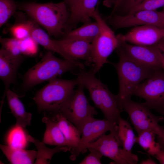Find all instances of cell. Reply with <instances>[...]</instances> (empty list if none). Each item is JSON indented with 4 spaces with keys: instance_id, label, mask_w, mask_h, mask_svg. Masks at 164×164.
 I'll use <instances>...</instances> for the list:
<instances>
[{
    "instance_id": "obj_7",
    "label": "cell",
    "mask_w": 164,
    "mask_h": 164,
    "mask_svg": "<svg viewBox=\"0 0 164 164\" xmlns=\"http://www.w3.org/2000/svg\"><path fill=\"white\" fill-rule=\"evenodd\" d=\"M121 105L123 111L128 114L138 134L145 130H152L156 133V137L161 136L163 127L160 126L159 123L164 120L162 116L153 114L143 103L133 101L131 97L122 101Z\"/></svg>"
},
{
    "instance_id": "obj_15",
    "label": "cell",
    "mask_w": 164,
    "mask_h": 164,
    "mask_svg": "<svg viewBox=\"0 0 164 164\" xmlns=\"http://www.w3.org/2000/svg\"><path fill=\"white\" fill-rule=\"evenodd\" d=\"M24 60L22 54H13L3 47L0 50V78L3 83L5 90L3 101L11 84L16 80L17 73Z\"/></svg>"
},
{
    "instance_id": "obj_23",
    "label": "cell",
    "mask_w": 164,
    "mask_h": 164,
    "mask_svg": "<svg viewBox=\"0 0 164 164\" xmlns=\"http://www.w3.org/2000/svg\"><path fill=\"white\" fill-rule=\"evenodd\" d=\"M99 26L97 22H90L65 33L63 38L82 39L91 43L98 34Z\"/></svg>"
},
{
    "instance_id": "obj_9",
    "label": "cell",
    "mask_w": 164,
    "mask_h": 164,
    "mask_svg": "<svg viewBox=\"0 0 164 164\" xmlns=\"http://www.w3.org/2000/svg\"><path fill=\"white\" fill-rule=\"evenodd\" d=\"M77 89L58 112L73 124L81 134L82 127L90 118L97 114L95 108L89 102L84 92V87L77 84Z\"/></svg>"
},
{
    "instance_id": "obj_29",
    "label": "cell",
    "mask_w": 164,
    "mask_h": 164,
    "mask_svg": "<svg viewBox=\"0 0 164 164\" xmlns=\"http://www.w3.org/2000/svg\"><path fill=\"white\" fill-rule=\"evenodd\" d=\"M163 6L164 0H145L127 14L141 10H155Z\"/></svg>"
},
{
    "instance_id": "obj_11",
    "label": "cell",
    "mask_w": 164,
    "mask_h": 164,
    "mask_svg": "<svg viewBox=\"0 0 164 164\" xmlns=\"http://www.w3.org/2000/svg\"><path fill=\"white\" fill-rule=\"evenodd\" d=\"M108 19L115 29L147 25L164 28L163 12L156 10H141L124 15L114 14Z\"/></svg>"
},
{
    "instance_id": "obj_26",
    "label": "cell",
    "mask_w": 164,
    "mask_h": 164,
    "mask_svg": "<svg viewBox=\"0 0 164 164\" xmlns=\"http://www.w3.org/2000/svg\"><path fill=\"white\" fill-rule=\"evenodd\" d=\"M18 9L14 0H0V26L5 24Z\"/></svg>"
},
{
    "instance_id": "obj_37",
    "label": "cell",
    "mask_w": 164,
    "mask_h": 164,
    "mask_svg": "<svg viewBox=\"0 0 164 164\" xmlns=\"http://www.w3.org/2000/svg\"><path fill=\"white\" fill-rule=\"evenodd\" d=\"M140 164H157L156 162L150 158L142 160Z\"/></svg>"
},
{
    "instance_id": "obj_3",
    "label": "cell",
    "mask_w": 164,
    "mask_h": 164,
    "mask_svg": "<svg viewBox=\"0 0 164 164\" xmlns=\"http://www.w3.org/2000/svg\"><path fill=\"white\" fill-rule=\"evenodd\" d=\"M91 70H81L76 80L88 90L95 106L103 114L106 119L118 124L123 111L117 94H112L107 86L96 78Z\"/></svg>"
},
{
    "instance_id": "obj_17",
    "label": "cell",
    "mask_w": 164,
    "mask_h": 164,
    "mask_svg": "<svg viewBox=\"0 0 164 164\" xmlns=\"http://www.w3.org/2000/svg\"><path fill=\"white\" fill-rule=\"evenodd\" d=\"M6 96L9 108L16 119V126L24 128L29 125L32 114L26 111L18 94L9 89L6 93Z\"/></svg>"
},
{
    "instance_id": "obj_28",
    "label": "cell",
    "mask_w": 164,
    "mask_h": 164,
    "mask_svg": "<svg viewBox=\"0 0 164 164\" xmlns=\"http://www.w3.org/2000/svg\"><path fill=\"white\" fill-rule=\"evenodd\" d=\"M19 40L22 54L31 55H34L37 52L38 44L31 36Z\"/></svg>"
},
{
    "instance_id": "obj_27",
    "label": "cell",
    "mask_w": 164,
    "mask_h": 164,
    "mask_svg": "<svg viewBox=\"0 0 164 164\" xmlns=\"http://www.w3.org/2000/svg\"><path fill=\"white\" fill-rule=\"evenodd\" d=\"M9 31L13 37L21 40L30 36L29 20L16 23L11 26Z\"/></svg>"
},
{
    "instance_id": "obj_33",
    "label": "cell",
    "mask_w": 164,
    "mask_h": 164,
    "mask_svg": "<svg viewBox=\"0 0 164 164\" xmlns=\"http://www.w3.org/2000/svg\"><path fill=\"white\" fill-rule=\"evenodd\" d=\"M154 156L160 163L164 164V151H161Z\"/></svg>"
},
{
    "instance_id": "obj_6",
    "label": "cell",
    "mask_w": 164,
    "mask_h": 164,
    "mask_svg": "<svg viewBox=\"0 0 164 164\" xmlns=\"http://www.w3.org/2000/svg\"><path fill=\"white\" fill-rule=\"evenodd\" d=\"M93 18L99 26V32L91 43V52L90 65L91 70L95 74L103 65L110 63L108 57L119 46L120 40L117 35L108 26L96 9Z\"/></svg>"
},
{
    "instance_id": "obj_25",
    "label": "cell",
    "mask_w": 164,
    "mask_h": 164,
    "mask_svg": "<svg viewBox=\"0 0 164 164\" xmlns=\"http://www.w3.org/2000/svg\"><path fill=\"white\" fill-rule=\"evenodd\" d=\"M91 130V142L95 141L108 131L117 134L118 125L106 119H98L94 118Z\"/></svg>"
},
{
    "instance_id": "obj_10",
    "label": "cell",
    "mask_w": 164,
    "mask_h": 164,
    "mask_svg": "<svg viewBox=\"0 0 164 164\" xmlns=\"http://www.w3.org/2000/svg\"><path fill=\"white\" fill-rule=\"evenodd\" d=\"M117 134L111 132L108 135H103L97 139L85 145L86 150L88 148L94 149L103 156L113 160V164H135L138 161L137 156L125 152L120 147Z\"/></svg>"
},
{
    "instance_id": "obj_1",
    "label": "cell",
    "mask_w": 164,
    "mask_h": 164,
    "mask_svg": "<svg viewBox=\"0 0 164 164\" xmlns=\"http://www.w3.org/2000/svg\"><path fill=\"white\" fill-rule=\"evenodd\" d=\"M17 3L18 9L25 12L31 19L44 28L50 36L57 38L65 35V28L70 12L64 2Z\"/></svg>"
},
{
    "instance_id": "obj_21",
    "label": "cell",
    "mask_w": 164,
    "mask_h": 164,
    "mask_svg": "<svg viewBox=\"0 0 164 164\" xmlns=\"http://www.w3.org/2000/svg\"><path fill=\"white\" fill-rule=\"evenodd\" d=\"M117 136L123 150L127 153L132 154V149L137 142L136 137L130 124L120 117L118 123Z\"/></svg>"
},
{
    "instance_id": "obj_35",
    "label": "cell",
    "mask_w": 164,
    "mask_h": 164,
    "mask_svg": "<svg viewBox=\"0 0 164 164\" xmlns=\"http://www.w3.org/2000/svg\"><path fill=\"white\" fill-rule=\"evenodd\" d=\"M77 0H64V1L70 10L76 5Z\"/></svg>"
},
{
    "instance_id": "obj_5",
    "label": "cell",
    "mask_w": 164,
    "mask_h": 164,
    "mask_svg": "<svg viewBox=\"0 0 164 164\" xmlns=\"http://www.w3.org/2000/svg\"><path fill=\"white\" fill-rule=\"evenodd\" d=\"M76 85V80L54 78L37 92L33 100L40 111L59 112L73 93Z\"/></svg>"
},
{
    "instance_id": "obj_12",
    "label": "cell",
    "mask_w": 164,
    "mask_h": 164,
    "mask_svg": "<svg viewBox=\"0 0 164 164\" xmlns=\"http://www.w3.org/2000/svg\"><path fill=\"white\" fill-rule=\"evenodd\" d=\"M125 54L135 62L154 70L163 69L164 58L157 45L144 46L128 43L117 35Z\"/></svg>"
},
{
    "instance_id": "obj_34",
    "label": "cell",
    "mask_w": 164,
    "mask_h": 164,
    "mask_svg": "<svg viewBox=\"0 0 164 164\" xmlns=\"http://www.w3.org/2000/svg\"><path fill=\"white\" fill-rule=\"evenodd\" d=\"M123 1L124 0H115L113 9L110 16L112 15L116 11L121 5Z\"/></svg>"
},
{
    "instance_id": "obj_4",
    "label": "cell",
    "mask_w": 164,
    "mask_h": 164,
    "mask_svg": "<svg viewBox=\"0 0 164 164\" xmlns=\"http://www.w3.org/2000/svg\"><path fill=\"white\" fill-rule=\"evenodd\" d=\"M116 50L119 60L118 63L113 65L118 77L119 91L117 95L121 105V102L131 97L138 85L156 70L141 65L129 58L120 45Z\"/></svg>"
},
{
    "instance_id": "obj_22",
    "label": "cell",
    "mask_w": 164,
    "mask_h": 164,
    "mask_svg": "<svg viewBox=\"0 0 164 164\" xmlns=\"http://www.w3.org/2000/svg\"><path fill=\"white\" fill-rule=\"evenodd\" d=\"M27 138L28 141L33 143L37 149V156L34 164H50L53 156L55 153L70 151L69 148L66 146H56L53 149L47 147L43 142L30 135L28 136Z\"/></svg>"
},
{
    "instance_id": "obj_16",
    "label": "cell",
    "mask_w": 164,
    "mask_h": 164,
    "mask_svg": "<svg viewBox=\"0 0 164 164\" xmlns=\"http://www.w3.org/2000/svg\"><path fill=\"white\" fill-rule=\"evenodd\" d=\"M50 118L58 125L69 145L71 155L70 159L73 161L79 155L81 134L70 121L60 112L53 113Z\"/></svg>"
},
{
    "instance_id": "obj_31",
    "label": "cell",
    "mask_w": 164,
    "mask_h": 164,
    "mask_svg": "<svg viewBox=\"0 0 164 164\" xmlns=\"http://www.w3.org/2000/svg\"><path fill=\"white\" fill-rule=\"evenodd\" d=\"M144 0H124L116 12L119 10L120 12L121 13V14L120 15H124L127 14Z\"/></svg>"
},
{
    "instance_id": "obj_18",
    "label": "cell",
    "mask_w": 164,
    "mask_h": 164,
    "mask_svg": "<svg viewBox=\"0 0 164 164\" xmlns=\"http://www.w3.org/2000/svg\"><path fill=\"white\" fill-rule=\"evenodd\" d=\"M0 148L12 164H33L37 156V151L35 150H26L21 147L1 144Z\"/></svg>"
},
{
    "instance_id": "obj_2",
    "label": "cell",
    "mask_w": 164,
    "mask_h": 164,
    "mask_svg": "<svg viewBox=\"0 0 164 164\" xmlns=\"http://www.w3.org/2000/svg\"><path fill=\"white\" fill-rule=\"evenodd\" d=\"M84 68L82 63H75L55 56L48 51L37 63L29 69L24 74L18 95L23 96L28 91L36 85L57 78L64 73L76 68Z\"/></svg>"
},
{
    "instance_id": "obj_36",
    "label": "cell",
    "mask_w": 164,
    "mask_h": 164,
    "mask_svg": "<svg viewBox=\"0 0 164 164\" xmlns=\"http://www.w3.org/2000/svg\"><path fill=\"white\" fill-rule=\"evenodd\" d=\"M156 45L162 52L164 58V38L160 41ZM163 70H164V65Z\"/></svg>"
},
{
    "instance_id": "obj_38",
    "label": "cell",
    "mask_w": 164,
    "mask_h": 164,
    "mask_svg": "<svg viewBox=\"0 0 164 164\" xmlns=\"http://www.w3.org/2000/svg\"><path fill=\"white\" fill-rule=\"evenodd\" d=\"M115 1V0H106L104 3L107 5H111L114 3Z\"/></svg>"
},
{
    "instance_id": "obj_20",
    "label": "cell",
    "mask_w": 164,
    "mask_h": 164,
    "mask_svg": "<svg viewBox=\"0 0 164 164\" xmlns=\"http://www.w3.org/2000/svg\"><path fill=\"white\" fill-rule=\"evenodd\" d=\"M30 36L38 44L48 51L58 53L67 60L64 54L56 43L55 39L51 38L50 35L40 28L38 24L32 19L29 20Z\"/></svg>"
},
{
    "instance_id": "obj_32",
    "label": "cell",
    "mask_w": 164,
    "mask_h": 164,
    "mask_svg": "<svg viewBox=\"0 0 164 164\" xmlns=\"http://www.w3.org/2000/svg\"><path fill=\"white\" fill-rule=\"evenodd\" d=\"M157 141L159 144L161 148V151H164V126L161 136L156 137Z\"/></svg>"
},
{
    "instance_id": "obj_13",
    "label": "cell",
    "mask_w": 164,
    "mask_h": 164,
    "mask_svg": "<svg viewBox=\"0 0 164 164\" xmlns=\"http://www.w3.org/2000/svg\"><path fill=\"white\" fill-rule=\"evenodd\" d=\"M121 38L133 44L151 46L156 45L164 38V28L153 25L134 27L125 35L119 34Z\"/></svg>"
},
{
    "instance_id": "obj_39",
    "label": "cell",
    "mask_w": 164,
    "mask_h": 164,
    "mask_svg": "<svg viewBox=\"0 0 164 164\" xmlns=\"http://www.w3.org/2000/svg\"></svg>"
},
{
    "instance_id": "obj_19",
    "label": "cell",
    "mask_w": 164,
    "mask_h": 164,
    "mask_svg": "<svg viewBox=\"0 0 164 164\" xmlns=\"http://www.w3.org/2000/svg\"><path fill=\"white\" fill-rule=\"evenodd\" d=\"M42 121L46 125V129L42 141L43 143L51 145L66 146L69 148L63 134L55 121L45 115L42 118Z\"/></svg>"
},
{
    "instance_id": "obj_14",
    "label": "cell",
    "mask_w": 164,
    "mask_h": 164,
    "mask_svg": "<svg viewBox=\"0 0 164 164\" xmlns=\"http://www.w3.org/2000/svg\"><path fill=\"white\" fill-rule=\"evenodd\" d=\"M55 39L67 60L75 63H80L78 60H82L85 61L86 65H90L91 43L78 39L62 38Z\"/></svg>"
},
{
    "instance_id": "obj_8",
    "label": "cell",
    "mask_w": 164,
    "mask_h": 164,
    "mask_svg": "<svg viewBox=\"0 0 164 164\" xmlns=\"http://www.w3.org/2000/svg\"><path fill=\"white\" fill-rule=\"evenodd\" d=\"M132 95L145 100L143 104L164 115V70H155L136 88Z\"/></svg>"
},
{
    "instance_id": "obj_24",
    "label": "cell",
    "mask_w": 164,
    "mask_h": 164,
    "mask_svg": "<svg viewBox=\"0 0 164 164\" xmlns=\"http://www.w3.org/2000/svg\"><path fill=\"white\" fill-rule=\"evenodd\" d=\"M156 133L152 130L144 131L138 134L137 143L149 155L154 156L161 151L160 147L155 141Z\"/></svg>"
},
{
    "instance_id": "obj_30",
    "label": "cell",
    "mask_w": 164,
    "mask_h": 164,
    "mask_svg": "<svg viewBox=\"0 0 164 164\" xmlns=\"http://www.w3.org/2000/svg\"><path fill=\"white\" fill-rule=\"evenodd\" d=\"M90 153L79 163L80 164H101L102 155L96 149L88 148Z\"/></svg>"
}]
</instances>
